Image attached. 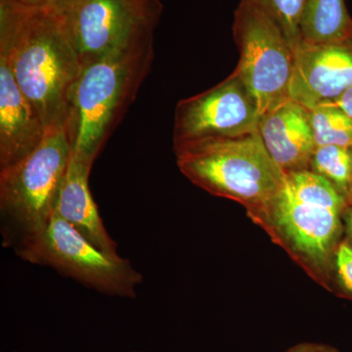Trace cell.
Masks as SVG:
<instances>
[{
    "label": "cell",
    "instance_id": "cell-23",
    "mask_svg": "<svg viewBox=\"0 0 352 352\" xmlns=\"http://www.w3.org/2000/svg\"><path fill=\"white\" fill-rule=\"evenodd\" d=\"M351 150V186H349V206H352V149Z\"/></svg>",
    "mask_w": 352,
    "mask_h": 352
},
{
    "label": "cell",
    "instance_id": "cell-2",
    "mask_svg": "<svg viewBox=\"0 0 352 352\" xmlns=\"http://www.w3.org/2000/svg\"><path fill=\"white\" fill-rule=\"evenodd\" d=\"M154 60V36L83 65L69 99L65 131L72 154L94 166L135 99Z\"/></svg>",
    "mask_w": 352,
    "mask_h": 352
},
{
    "label": "cell",
    "instance_id": "cell-10",
    "mask_svg": "<svg viewBox=\"0 0 352 352\" xmlns=\"http://www.w3.org/2000/svg\"><path fill=\"white\" fill-rule=\"evenodd\" d=\"M352 85V46L342 44L307 45L295 53L289 83L291 100L312 109L335 100Z\"/></svg>",
    "mask_w": 352,
    "mask_h": 352
},
{
    "label": "cell",
    "instance_id": "cell-12",
    "mask_svg": "<svg viewBox=\"0 0 352 352\" xmlns=\"http://www.w3.org/2000/svg\"><path fill=\"white\" fill-rule=\"evenodd\" d=\"M45 132L36 109L23 94L6 60L0 57V170L34 151Z\"/></svg>",
    "mask_w": 352,
    "mask_h": 352
},
{
    "label": "cell",
    "instance_id": "cell-16",
    "mask_svg": "<svg viewBox=\"0 0 352 352\" xmlns=\"http://www.w3.org/2000/svg\"><path fill=\"white\" fill-rule=\"evenodd\" d=\"M309 170L329 180L349 201L351 175V149L333 145L315 148L310 160Z\"/></svg>",
    "mask_w": 352,
    "mask_h": 352
},
{
    "label": "cell",
    "instance_id": "cell-21",
    "mask_svg": "<svg viewBox=\"0 0 352 352\" xmlns=\"http://www.w3.org/2000/svg\"><path fill=\"white\" fill-rule=\"evenodd\" d=\"M326 103L340 108L352 120V85L335 100L326 102Z\"/></svg>",
    "mask_w": 352,
    "mask_h": 352
},
{
    "label": "cell",
    "instance_id": "cell-19",
    "mask_svg": "<svg viewBox=\"0 0 352 352\" xmlns=\"http://www.w3.org/2000/svg\"><path fill=\"white\" fill-rule=\"evenodd\" d=\"M284 352H342L337 347L330 346L321 342H305L296 344L295 346L289 347Z\"/></svg>",
    "mask_w": 352,
    "mask_h": 352
},
{
    "label": "cell",
    "instance_id": "cell-17",
    "mask_svg": "<svg viewBox=\"0 0 352 352\" xmlns=\"http://www.w3.org/2000/svg\"><path fill=\"white\" fill-rule=\"evenodd\" d=\"M258 7L274 21L288 39L294 53L302 45L300 19L305 0H240Z\"/></svg>",
    "mask_w": 352,
    "mask_h": 352
},
{
    "label": "cell",
    "instance_id": "cell-3",
    "mask_svg": "<svg viewBox=\"0 0 352 352\" xmlns=\"http://www.w3.org/2000/svg\"><path fill=\"white\" fill-rule=\"evenodd\" d=\"M175 152L176 164L189 182L212 195L237 201L254 219L265 212L286 177L258 129L233 138L180 143Z\"/></svg>",
    "mask_w": 352,
    "mask_h": 352
},
{
    "label": "cell",
    "instance_id": "cell-6",
    "mask_svg": "<svg viewBox=\"0 0 352 352\" xmlns=\"http://www.w3.org/2000/svg\"><path fill=\"white\" fill-rule=\"evenodd\" d=\"M15 252L103 295L135 298L143 281L131 261L102 252L55 212L43 232Z\"/></svg>",
    "mask_w": 352,
    "mask_h": 352
},
{
    "label": "cell",
    "instance_id": "cell-13",
    "mask_svg": "<svg viewBox=\"0 0 352 352\" xmlns=\"http://www.w3.org/2000/svg\"><path fill=\"white\" fill-rule=\"evenodd\" d=\"M91 164L71 155L68 170L58 195L54 212L102 252L118 256V245L111 238L89 188Z\"/></svg>",
    "mask_w": 352,
    "mask_h": 352
},
{
    "label": "cell",
    "instance_id": "cell-15",
    "mask_svg": "<svg viewBox=\"0 0 352 352\" xmlns=\"http://www.w3.org/2000/svg\"><path fill=\"white\" fill-rule=\"evenodd\" d=\"M316 147L340 146L352 149V120L331 104L324 103L310 111Z\"/></svg>",
    "mask_w": 352,
    "mask_h": 352
},
{
    "label": "cell",
    "instance_id": "cell-25",
    "mask_svg": "<svg viewBox=\"0 0 352 352\" xmlns=\"http://www.w3.org/2000/svg\"><path fill=\"white\" fill-rule=\"evenodd\" d=\"M134 352H142V351H134Z\"/></svg>",
    "mask_w": 352,
    "mask_h": 352
},
{
    "label": "cell",
    "instance_id": "cell-4",
    "mask_svg": "<svg viewBox=\"0 0 352 352\" xmlns=\"http://www.w3.org/2000/svg\"><path fill=\"white\" fill-rule=\"evenodd\" d=\"M346 197L309 170L287 173L283 187L256 221L310 271L324 275L340 244Z\"/></svg>",
    "mask_w": 352,
    "mask_h": 352
},
{
    "label": "cell",
    "instance_id": "cell-22",
    "mask_svg": "<svg viewBox=\"0 0 352 352\" xmlns=\"http://www.w3.org/2000/svg\"><path fill=\"white\" fill-rule=\"evenodd\" d=\"M346 219L347 236H349V242L352 245V206L347 207L344 215Z\"/></svg>",
    "mask_w": 352,
    "mask_h": 352
},
{
    "label": "cell",
    "instance_id": "cell-11",
    "mask_svg": "<svg viewBox=\"0 0 352 352\" xmlns=\"http://www.w3.org/2000/svg\"><path fill=\"white\" fill-rule=\"evenodd\" d=\"M258 129L270 157L286 175L309 170L316 144L308 109L289 99L261 116Z\"/></svg>",
    "mask_w": 352,
    "mask_h": 352
},
{
    "label": "cell",
    "instance_id": "cell-8",
    "mask_svg": "<svg viewBox=\"0 0 352 352\" xmlns=\"http://www.w3.org/2000/svg\"><path fill=\"white\" fill-rule=\"evenodd\" d=\"M162 0H68L57 8L80 63L153 38Z\"/></svg>",
    "mask_w": 352,
    "mask_h": 352
},
{
    "label": "cell",
    "instance_id": "cell-1",
    "mask_svg": "<svg viewBox=\"0 0 352 352\" xmlns=\"http://www.w3.org/2000/svg\"><path fill=\"white\" fill-rule=\"evenodd\" d=\"M0 57L46 129L65 127L82 66L56 9L0 0Z\"/></svg>",
    "mask_w": 352,
    "mask_h": 352
},
{
    "label": "cell",
    "instance_id": "cell-7",
    "mask_svg": "<svg viewBox=\"0 0 352 352\" xmlns=\"http://www.w3.org/2000/svg\"><path fill=\"white\" fill-rule=\"evenodd\" d=\"M232 31L239 50L233 73L251 92L261 117L289 100L295 53L279 25L245 2L236 8Z\"/></svg>",
    "mask_w": 352,
    "mask_h": 352
},
{
    "label": "cell",
    "instance_id": "cell-9",
    "mask_svg": "<svg viewBox=\"0 0 352 352\" xmlns=\"http://www.w3.org/2000/svg\"><path fill=\"white\" fill-rule=\"evenodd\" d=\"M259 120L258 104L233 73L207 91L178 102L173 144L250 133L258 129Z\"/></svg>",
    "mask_w": 352,
    "mask_h": 352
},
{
    "label": "cell",
    "instance_id": "cell-18",
    "mask_svg": "<svg viewBox=\"0 0 352 352\" xmlns=\"http://www.w3.org/2000/svg\"><path fill=\"white\" fill-rule=\"evenodd\" d=\"M333 273L340 291L352 300V245L342 241L333 254Z\"/></svg>",
    "mask_w": 352,
    "mask_h": 352
},
{
    "label": "cell",
    "instance_id": "cell-20",
    "mask_svg": "<svg viewBox=\"0 0 352 352\" xmlns=\"http://www.w3.org/2000/svg\"><path fill=\"white\" fill-rule=\"evenodd\" d=\"M17 6L27 8H59L68 0H8Z\"/></svg>",
    "mask_w": 352,
    "mask_h": 352
},
{
    "label": "cell",
    "instance_id": "cell-5",
    "mask_svg": "<svg viewBox=\"0 0 352 352\" xmlns=\"http://www.w3.org/2000/svg\"><path fill=\"white\" fill-rule=\"evenodd\" d=\"M71 155L65 127H50L34 151L0 170V230L4 247L16 252L47 226Z\"/></svg>",
    "mask_w": 352,
    "mask_h": 352
},
{
    "label": "cell",
    "instance_id": "cell-24",
    "mask_svg": "<svg viewBox=\"0 0 352 352\" xmlns=\"http://www.w3.org/2000/svg\"><path fill=\"white\" fill-rule=\"evenodd\" d=\"M349 44H351V45L352 46V39H351V41H349Z\"/></svg>",
    "mask_w": 352,
    "mask_h": 352
},
{
    "label": "cell",
    "instance_id": "cell-14",
    "mask_svg": "<svg viewBox=\"0 0 352 352\" xmlns=\"http://www.w3.org/2000/svg\"><path fill=\"white\" fill-rule=\"evenodd\" d=\"M302 43L342 44L352 39V19L344 0H305L300 19Z\"/></svg>",
    "mask_w": 352,
    "mask_h": 352
}]
</instances>
